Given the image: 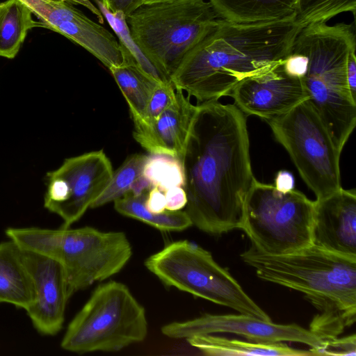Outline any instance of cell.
<instances>
[{"label": "cell", "instance_id": "d6a6232c", "mask_svg": "<svg viewBox=\"0 0 356 356\" xmlns=\"http://www.w3.org/2000/svg\"><path fill=\"white\" fill-rule=\"evenodd\" d=\"M356 49H353L348 56L346 64V75L349 90L353 97L356 99Z\"/></svg>", "mask_w": 356, "mask_h": 356}, {"label": "cell", "instance_id": "2e32d148", "mask_svg": "<svg viewBox=\"0 0 356 356\" xmlns=\"http://www.w3.org/2000/svg\"><path fill=\"white\" fill-rule=\"evenodd\" d=\"M172 103L148 127L134 129L136 141L151 154L165 155L181 163L198 110L183 91L175 89Z\"/></svg>", "mask_w": 356, "mask_h": 356}, {"label": "cell", "instance_id": "3957f363", "mask_svg": "<svg viewBox=\"0 0 356 356\" xmlns=\"http://www.w3.org/2000/svg\"><path fill=\"white\" fill-rule=\"evenodd\" d=\"M258 277L304 294L318 311L309 330L321 340L339 337L356 320V257L310 245L270 255L253 245L241 254Z\"/></svg>", "mask_w": 356, "mask_h": 356}, {"label": "cell", "instance_id": "8992f818", "mask_svg": "<svg viewBox=\"0 0 356 356\" xmlns=\"http://www.w3.org/2000/svg\"><path fill=\"white\" fill-rule=\"evenodd\" d=\"M220 19L204 0L145 3L126 16L133 39L170 81L184 56Z\"/></svg>", "mask_w": 356, "mask_h": 356}, {"label": "cell", "instance_id": "6da1fadb", "mask_svg": "<svg viewBox=\"0 0 356 356\" xmlns=\"http://www.w3.org/2000/svg\"><path fill=\"white\" fill-rule=\"evenodd\" d=\"M182 166L185 211L192 224L214 236L241 229L245 202L256 179L247 115L234 104H198Z\"/></svg>", "mask_w": 356, "mask_h": 356}, {"label": "cell", "instance_id": "8fae6325", "mask_svg": "<svg viewBox=\"0 0 356 356\" xmlns=\"http://www.w3.org/2000/svg\"><path fill=\"white\" fill-rule=\"evenodd\" d=\"M112 164L102 149L65 159L47 172L44 207L69 227L79 220L99 197L111 181Z\"/></svg>", "mask_w": 356, "mask_h": 356}, {"label": "cell", "instance_id": "e575fe53", "mask_svg": "<svg viewBox=\"0 0 356 356\" xmlns=\"http://www.w3.org/2000/svg\"><path fill=\"white\" fill-rule=\"evenodd\" d=\"M179 1H186V0H144V3H165V2H174Z\"/></svg>", "mask_w": 356, "mask_h": 356}, {"label": "cell", "instance_id": "836d02e7", "mask_svg": "<svg viewBox=\"0 0 356 356\" xmlns=\"http://www.w3.org/2000/svg\"><path fill=\"white\" fill-rule=\"evenodd\" d=\"M295 180L293 175L286 170H281L277 173L275 186L281 191H288L294 188Z\"/></svg>", "mask_w": 356, "mask_h": 356}, {"label": "cell", "instance_id": "7402d4cb", "mask_svg": "<svg viewBox=\"0 0 356 356\" xmlns=\"http://www.w3.org/2000/svg\"><path fill=\"white\" fill-rule=\"evenodd\" d=\"M149 191L139 195L127 193L114 201V209L120 214L136 219L165 232H180L193 225L185 211H168L155 213L145 207Z\"/></svg>", "mask_w": 356, "mask_h": 356}, {"label": "cell", "instance_id": "44dd1931", "mask_svg": "<svg viewBox=\"0 0 356 356\" xmlns=\"http://www.w3.org/2000/svg\"><path fill=\"white\" fill-rule=\"evenodd\" d=\"M31 11L19 0L0 2V56L9 59L17 54L28 31L42 27Z\"/></svg>", "mask_w": 356, "mask_h": 356}, {"label": "cell", "instance_id": "83f0119b", "mask_svg": "<svg viewBox=\"0 0 356 356\" xmlns=\"http://www.w3.org/2000/svg\"><path fill=\"white\" fill-rule=\"evenodd\" d=\"M175 92V88L171 83L159 84L154 90L142 114L133 120L134 129H145L153 124L172 103Z\"/></svg>", "mask_w": 356, "mask_h": 356}, {"label": "cell", "instance_id": "d6986e66", "mask_svg": "<svg viewBox=\"0 0 356 356\" xmlns=\"http://www.w3.org/2000/svg\"><path fill=\"white\" fill-rule=\"evenodd\" d=\"M222 19L262 23L296 19L298 0H209Z\"/></svg>", "mask_w": 356, "mask_h": 356}, {"label": "cell", "instance_id": "277c9868", "mask_svg": "<svg viewBox=\"0 0 356 356\" xmlns=\"http://www.w3.org/2000/svg\"><path fill=\"white\" fill-rule=\"evenodd\" d=\"M356 49L355 23L309 24L301 29L291 49L306 61L302 80L314 109L341 152L356 125V99L346 75L348 56Z\"/></svg>", "mask_w": 356, "mask_h": 356}, {"label": "cell", "instance_id": "603a6c76", "mask_svg": "<svg viewBox=\"0 0 356 356\" xmlns=\"http://www.w3.org/2000/svg\"><path fill=\"white\" fill-rule=\"evenodd\" d=\"M109 70L127 102L132 120H136L145 110L156 88L163 83L146 74L134 60Z\"/></svg>", "mask_w": 356, "mask_h": 356}, {"label": "cell", "instance_id": "5bb4252c", "mask_svg": "<svg viewBox=\"0 0 356 356\" xmlns=\"http://www.w3.org/2000/svg\"><path fill=\"white\" fill-rule=\"evenodd\" d=\"M21 249L35 294L34 301L26 309L27 315L40 334L56 335L63 328L70 298L63 267L51 257Z\"/></svg>", "mask_w": 356, "mask_h": 356}, {"label": "cell", "instance_id": "d4e9b609", "mask_svg": "<svg viewBox=\"0 0 356 356\" xmlns=\"http://www.w3.org/2000/svg\"><path fill=\"white\" fill-rule=\"evenodd\" d=\"M147 156L134 154L129 156L115 172L107 186L92 203L90 208H97L120 198L130 191L134 182L142 175Z\"/></svg>", "mask_w": 356, "mask_h": 356}, {"label": "cell", "instance_id": "7a4b0ae2", "mask_svg": "<svg viewBox=\"0 0 356 356\" xmlns=\"http://www.w3.org/2000/svg\"><path fill=\"white\" fill-rule=\"evenodd\" d=\"M302 27L293 19L218 24L183 58L170 77L198 102L228 96L243 79L284 61Z\"/></svg>", "mask_w": 356, "mask_h": 356}, {"label": "cell", "instance_id": "1f68e13d", "mask_svg": "<svg viewBox=\"0 0 356 356\" xmlns=\"http://www.w3.org/2000/svg\"><path fill=\"white\" fill-rule=\"evenodd\" d=\"M164 193L156 187H152L148 192L145 207L150 212L159 213L165 211Z\"/></svg>", "mask_w": 356, "mask_h": 356}, {"label": "cell", "instance_id": "7c38bea8", "mask_svg": "<svg viewBox=\"0 0 356 356\" xmlns=\"http://www.w3.org/2000/svg\"><path fill=\"white\" fill-rule=\"evenodd\" d=\"M163 335L176 339H188L194 335L232 333L244 337L252 342H297L312 349L321 347L323 341L298 324H277L272 321L239 314H204L186 321H175L161 327Z\"/></svg>", "mask_w": 356, "mask_h": 356}, {"label": "cell", "instance_id": "9a60e30c", "mask_svg": "<svg viewBox=\"0 0 356 356\" xmlns=\"http://www.w3.org/2000/svg\"><path fill=\"white\" fill-rule=\"evenodd\" d=\"M312 244L356 257V191L341 188L315 200Z\"/></svg>", "mask_w": 356, "mask_h": 356}, {"label": "cell", "instance_id": "30bf717a", "mask_svg": "<svg viewBox=\"0 0 356 356\" xmlns=\"http://www.w3.org/2000/svg\"><path fill=\"white\" fill-rule=\"evenodd\" d=\"M266 121L316 200L342 188L341 152L309 99Z\"/></svg>", "mask_w": 356, "mask_h": 356}, {"label": "cell", "instance_id": "5b68a950", "mask_svg": "<svg viewBox=\"0 0 356 356\" xmlns=\"http://www.w3.org/2000/svg\"><path fill=\"white\" fill-rule=\"evenodd\" d=\"M6 235L22 249L58 261L65 270L70 297L117 274L132 256L131 243L122 232L92 227H9Z\"/></svg>", "mask_w": 356, "mask_h": 356}, {"label": "cell", "instance_id": "52a82bcc", "mask_svg": "<svg viewBox=\"0 0 356 356\" xmlns=\"http://www.w3.org/2000/svg\"><path fill=\"white\" fill-rule=\"evenodd\" d=\"M148 332L145 309L124 284H99L69 323L60 346L78 354L118 352L143 341Z\"/></svg>", "mask_w": 356, "mask_h": 356}, {"label": "cell", "instance_id": "e0dca14e", "mask_svg": "<svg viewBox=\"0 0 356 356\" xmlns=\"http://www.w3.org/2000/svg\"><path fill=\"white\" fill-rule=\"evenodd\" d=\"M56 32L83 47L108 70L134 60L111 32L82 12L62 24Z\"/></svg>", "mask_w": 356, "mask_h": 356}, {"label": "cell", "instance_id": "4dcf8cb0", "mask_svg": "<svg viewBox=\"0 0 356 356\" xmlns=\"http://www.w3.org/2000/svg\"><path fill=\"white\" fill-rule=\"evenodd\" d=\"M111 13H122L127 16L144 3V0H101Z\"/></svg>", "mask_w": 356, "mask_h": 356}, {"label": "cell", "instance_id": "cb8c5ba5", "mask_svg": "<svg viewBox=\"0 0 356 356\" xmlns=\"http://www.w3.org/2000/svg\"><path fill=\"white\" fill-rule=\"evenodd\" d=\"M95 1L104 17L115 33L120 44L132 56L138 67L160 83H171L144 54L133 39L126 21V16L122 13L110 12L101 0Z\"/></svg>", "mask_w": 356, "mask_h": 356}, {"label": "cell", "instance_id": "ffe728a7", "mask_svg": "<svg viewBox=\"0 0 356 356\" xmlns=\"http://www.w3.org/2000/svg\"><path fill=\"white\" fill-rule=\"evenodd\" d=\"M188 343L205 355L210 356H311L309 350L293 348L283 342L257 343L229 339L209 334L194 335L188 339Z\"/></svg>", "mask_w": 356, "mask_h": 356}, {"label": "cell", "instance_id": "4fadbf2b", "mask_svg": "<svg viewBox=\"0 0 356 356\" xmlns=\"http://www.w3.org/2000/svg\"><path fill=\"white\" fill-rule=\"evenodd\" d=\"M228 96L245 115L266 120L280 116L309 99L302 78L289 72L284 60L243 79Z\"/></svg>", "mask_w": 356, "mask_h": 356}, {"label": "cell", "instance_id": "f1b7e54d", "mask_svg": "<svg viewBox=\"0 0 356 356\" xmlns=\"http://www.w3.org/2000/svg\"><path fill=\"white\" fill-rule=\"evenodd\" d=\"M314 355H356V335L355 334L323 341L321 347L309 348Z\"/></svg>", "mask_w": 356, "mask_h": 356}, {"label": "cell", "instance_id": "9c48e42d", "mask_svg": "<svg viewBox=\"0 0 356 356\" xmlns=\"http://www.w3.org/2000/svg\"><path fill=\"white\" fill-rule=\"evenodd\" d=\"M315 201L256 179L247 195L241 229L263 253L282 255L312 244Z\"/></svg>", "mask_w": 356, "mask_h": 356}, {"label": "cell", "instance_id": "4316f807", "mask_svg": "<svg viewBox=\"0 0 356 356\" xmlns=\"http://www.w3.org/2000/svg\"><path fill=\"white\" fill-rule=\"evenodd\" d=\"M356 0H298L296 21L304 27L309 24L326 22L336 15L350 12L355 15Z\"/></svg>", "mask_w": 356, "mask_h": 356}, {"label": "cell", "instance_id": "d590c367", "mask_svg": "<svg viewBox=\"0 0 356 356\" xmlns=\"http://www.w3.org/2000/svg\"><path fill=\"white\" fill-rule=\"evenodd\" d=\"M64 1H66L70 3H74V4H76V0H64Z\"/></svg>", "mask_w": 356, "mask_h": 356}, {"label": "cell", "instance_id": "f546056e", "mask_svg": "<svg viewBox=\"0 0 356 356\" xmlns=\"http://www.w3.org/2000/svg\"><path fill=\"white\" fill-rule=\"evenodd\" d=\"M163 193L166 202L165 210L179 211L186 207L187 197L184 187H173Z\"/></svg>", "mask_w": 356, "mask_h": 356}, {"label": "cell", "instance_id": "ac0fdd59", "mask_svg": "<svg viewBox=\"0 0 356 356\" xmlns=\"http://www.w3.org/2000/svg\"><path fill=\"white\" fill-rule=\"evenodd\" d=\"M35 296L33 282L21 248L12 240L0 243V302L26 310Z\"/></svg>", "mask_w": 356, "mask_h": 356}, {"label": "cell", "instance_id": "484cf974", "mask_svg": "<svg viewBox=\"0 0 356 356\" xmlns=\"http://www.w3.org/2000/svg\"><path fill=\"white\" fill-rule=\"evenodd\" d=\"M143 176L162 192L184 185V174L182 163L177 159L165 156L151 154L143 170Z\"/></svg>", "mask_w": 356, "mask_h": 356}, {"label": "cell", "instance_id": "ba28073f", "mask_svg": "<svg viewBox=\"0 0 356 356\" xmlns=\"http://www.w3.org/2000/svg\"><path fill=\"white\" fill-rule=\"evenodd\" d=\"M145 266L168 286L187 292L239 313L272 321L211 254L187 240L165 245Z\"/></svg>", "mask_w": 356, "mask_h": 356}]
</instances>
